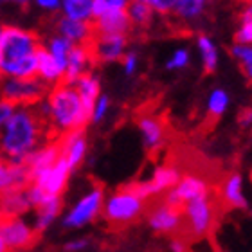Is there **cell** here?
Segmentation results:
<instances>
[{
    "mask_svg": "<svg viewBox=\"0 0 252 252\" xmlns=\"http://www.w3.org/2000/svg\"><path fill=\"white\" fill-rule=\"evenodd\" d=\"M126 13H128L131 27H137V29H144V27L150 26L153 22V15H155L152 7L141 2V0H130Z\"/></svg>",
    "mask_w": 252,
    "mask_h": 252,
    "instance_id": "cb8c5ba5",
    "label": "cell"
},
{
    "mask_svg": "<svg viewBox=\"0 0 252 252\" xmlns=\"http://www.w3.org/2000/svg\"><path fill=\"white\" fill-rule=\"evenodd\" d=\"M232 58L236 60L240 68L243 70L247 81L252 85V45H245V43H234L231 47Z\"/></svg>",
    "mask_w": 252,
    "mask_h": 252,
    "instance_id": "f1b7e54d",
    "label": "cell"
},
{
    "mask_svg": "<svg viewBox=\"0 0 252 252\" xmlns=\"http://www.w3.org/2000/svg\"><path fill=\"white\" fill-rule=\"evenodd\" d=\"M47 94V83L40 78H11L2 85L0 99L13 106H34Z\"/></svg>",
    "mask_w": 252,
    "mask_h": 252,
    "instance_id": "52a82bcc",
    "label": "cell"
},
{
    "mask_svg": "<svg viewBox=\"0 0 252 252\" xmlns=\"http://www.w3.org/2000/svg\"><path fill=\"white\" fill-rule=\"evenodd\" d=\"M62 9L68 18L92 22V0H62Z\"/></svg>",
    "mask_w": 252,
    "mask_h": 252,
    "instance_id": "4316f807",
    "label": "cell"
},
{
    "mask_svg": "<svg viewBox=\"0 0 252 252\" xmlns=\"http://www.w3.org/2000/svg\"><path fill=\"white\" fill-rule=\"evenodd\" d=\"M182 213H184V236L188 240L207 238L215 229L218 209L213 194L186 202Z\"/></svg>",
    "mask_w": 252,
    "mask_h": 252,
    "instance_id": "5b68a950",
    "label": "cell"
},
{
    "mask_svg": "<svg viewBox=\"0 0 252 252\" xmlns=\"http://www.w3.org/2000/svg\"><path fill=\"white\" fill-rule=\"evenodd\" d=\"M108 108H110V99L106 95H99L94 103V108H92V116H90V121L92 123H99L105 119V116L108 114Z\"/></svg>",
    "mask_w": 252,
    "mask_h": 252,
    "instance_id": "836d02e7",
    "label": "cell"
},
{
    "mask_svg": "<svg viewBox=\"0 0 252 252\" xmlns=\"http://www.w3.org/2000/svg\"><path fill=\"white\" fill-rule=\"evenodd\" d=\"M87 247H89V240H76V242L67 243V245H65V251L67 252H79Z\"/></svg>",
    "mask_w": 252,
    "mask_h": 252,
    "instance_id": "f35d334b",
    "label": "cell"
},
{
    "mask_svg": "<svg viewBox=\"0 0 252 252\" xmlns=\"http://www.w3.org/2000/svg\"><path fill=\"white\" fill-rule=\"evenodd\" d=\"M70 171H72V169H70V166H68L67 158L62 155L51 168L38 175L32 184L38 186L45 194H51V196H62L65 188H67Z\"/></svg>",
    "mask_w": 252,
    "mask_h": 252,
    "instance_id": "7c38bea8",
    "label": "cell"
},
{
    "mask_svg": "<svg viewBox=\"0 0 252 252\" xmlns=\"http://www.w3.org/2000/svg\"><path fill=\"white\" fill-rule=\"evenodd\" d=\"M144 4H148L153 9V13L158 15H173L175 5L179 0H141Z\"/></svg>",
    "mask_w": 252,
    "mask_h": 252,
    "instance_id": "d6a6232c",
    "label": "cell"
},
{
    "mask_svg": "<svg viewBox=\"0 0 252 252\" xmlns=\"http://www.w3.org/2000/svg\"><path fill=\"white\" fill-rule=\"evenodd\" d=\"M29 209L31 202L27 198V189H11L0 193V221L18 218Z\"/></svg>",
    "mask_w": 252,
    "mask_h": 252,
    "instance_id": "ac0fdd59",
    "label": "cell"
},
{
    "mask_svg": "<svg viewBox=\"0 0 252 252\" xmlns=\"http://www.w3.org/2000/svg\"><path fill=\"white\" fill-rule=\"evenodd\" d=\"M220 202L229 209H247V198L243 194V180L240 173L227 175L220 189H218Z\"/></svg>",
    "mask_w": 252,
    "mask_h": 252,
    "instance_id": "e0dca14e",
    "label": "cell"
},
{
    "mask_svg": "<svg viewBox=\"0 0 252 252\" xmlns=\"http://www.w3.org/2000/svg\"><path fill=\"white\" fill-rule=\"evenodd\" d=\"M209 5V0H179L175 5L173 15L182 22L198 20Z\"/></svg>",
    "mask_w": 252,
    "mask_h": 252,
    "instance_id": "603a6c76",
    "label": "cell"
},
{
    "mask_svg": "<svg viewBox=\"0 0 252 252\" xmlns=\"http://www.w3.org/2000/svg\"><path fill=\"white\" fill-rule=\"evenodd\" d=\"M0 160H2V158H0Z\"/></svg>",
    "mask_w": 252,
    "mask_h": 252,
    "instance_id": "7dc6e473",
    "label": "cell"
},
{
    "mask_svg": "<svg viewBox=\"0 0 252 252\" xmlns=\"http://www.w3.org/2000/svg\"><path fill=\"white\" fill-rule=\"evenodd\" d=\"M0 236L9 245L13 251L22 252L29 251L40 242L42 232L36 229H31L18 218H9V220L0 221Z\"/></svg>",
    "mask_w": 252,
    "mask_h": 252,
    "instance_id": "30bf717a",
    "label": "cell"
},
{
    "mask_svg": "<svg viewBox=\"0 0 252 252\" xmlns=\"http://www.w3.org/2000/svg\"><path fill=\"white\" fill-rule=\"evenodd\" d=\"M234 2H240V4H249V2H252V0H234Z\"/></svg>",
    "mask_w": 252,
    "mask_h": 252,
    "instance_id": "ee69618b",
    "label": "cell"
},
{
    "mask_svg": "<svg viewBox=\"0 0 252 252\" xmlns=\"http://www.w3.org/2000/svg\"><path fill=\"white\" fill-rule=\"evenodd\" d=\"M74 87L78 90L79 97L83 101L85 108L90 112V116H92V108H94V103L95 99L101 95V83L97 76H94L92 72H85L81 74L76 81H74Z\"/></svg>",
    "mask_w": 252,
    "mask_h": 252,
    "instance_id": "44dd1931",
    "label": "cell"
},
{
    "mask_svg": "<svg viewBox=\"0 0 252 252\" xmlns=\"http://www.w3.org/2000/svg\"><path fill=\"white\" fill-rule=\"evenodd\" d=\"M238 123H240V126H243V128L252 126V108H243V110L240 112V116H238Z\"/></svg>",
    "mask_w": 252,
    "mask_h": 252,
    "instance_id": "74e56055",
    "label": "cell"
},
{
    "mask_svg": "<svg viewBox=\"0 0 252 252\" xmlns=\"http://www.w3.org/2000/svg\"><path fill=\"white\" fill-rule=\"evenodd\" d=\"M74 43L68 42L67 38L63 36H53L49 40V45H47V51L53 54V58L56 60L60 67H62L63 74H65V68H67V60H68V53H70V49H72Z\"/></svg>",
    "mask_w": 252,
    "mask_h": 252,
    "instance_id": "83f0119b",
    "label": "cell"
},
{
    "mask_svg": "<svg viewBox=\"0 0 252 252\" xmlns=\"http://www.w3.org/2000/svg\"><path fill=\"white\" fill-rule=\"evenodd\" d=\"M92 26H94L95 34H126L131 29L126 9L112 11V13L95 16L92 20Z\"/></svg>",
    "mask_w": 252,
    "mask_h": 252,
    "instance_id": "d6986e66",
    "label": "cell"
},
{
    "mask_svg": "<svg viewBox=\"0 0 252 252\" xmlns=\"http://www.w3.org/2000/svg\"><path fill=\"white\" fill-rule=\"evenodd\" d=\"M146 220L153 232L162 236H184V213L180 207L166 204L160 196L148 200ZM186 238V236H184Z\"/></svg>",
    "mask_w": 252,
    "mask_h": 252,
    "instance_id": "8992f818",
    "label": "cell"
},
{
    "mask_svg": "<svg viewBox=\"0 0 252 252\" xmlns=\"http://www.w3.org/2000/svg\"><path fill=\"white\" fill-rule=\"evenodd\" d=\"M251 180H252V173H251Z\"/></svg>",
    "mask_w": 252,
    "mask_h": 252,
    "instance_id": "bcb514c9",
    "label": "cell"
},
{
    "mask_svg": "<svg viewBox=\"0 0 252 252\" xmlns=\"http://www.w3.org/2000/svg\"><path fill=\"white\" fill-rule=\"evenodd\" d=\"M36 4L43 9L56 11L58 7H62V0H36Z\"/></svg>",
    "mask_w": 252,
    "mask_h": 252,
    "instance_id": "ab89813d",
    "label": "cell"
},
{
    "mask_svg": "<svg viewBox=\"0 0 252 252\" xmlns=\"http://www.w3.org/2000/svg\"><path fill=\"white\" fill-rule=\"evenodd\" d=\"M213 194V184L205 179L204 175L198 173H186L180 177V180L168 189L164 194H160V198L169 205L175 207H184L186 202L193 198H202V196H211Z\"/></svg>",
    "mask_w": 252,
    "mask_h": 252,
    "instance_id": "ba28073f",
    "label": "cell"
},
{
    "mask_svg": "<svg viewBox=\"0 0 252 252\" xmlns=\"http://www.w3.org/2000/svg\"><path fill=\"white\" fill-rule=\"evenodd\" d=\"M146 200L131 189L130 184H125L105 198L101 216L112 227H126L135 223L146 213Z\"/></svg>",
    "mask_w": 252,
    "mask_h": 252,
    "instance_id": "3957f363",
    "label": "cell"
},
{
    "mask_svg": "<svg viewBox=\"0 0 252 252\" xmlns=\"http://www.w3.org/2000/svg\"><path fill=\"white\" fill-rule=\"evenodd\" d=\"M13 2H16V4H20V5H27L29 0H13Z\"/></svg>",
    "mask_w": 252,
    "mask_h": 252,
    "instance_id": "7bdbcfd3",
    "label": "cell"
},
{
    "mask_svg": "<svg viewBox=\"0 0 252 252\" xmlns=\"http://www.w3.org/2000/svg\"><path fill=\"white\" fill-rule=\"evenodd\" d=\"M0 79H2V72H0Z\"/></svg>",
    "mask_w": 252,
    "mask_h": 252,
    "instance_id": "f6af8a7d",
    "label": "cell"
},
{
    "mask_svg": "<svg viewBox=\"0 0 252 252\" xmlns=\"http://www.w3.org/2000/svg\"><path fill=\"white\" fill-rule=\"evenodd\" d=\"M240 18H252V2L243 5L242 13H240Z\"/></svg>",
    "mask_w": 252,
    "mask_h": 252,
    "instance_id": "60d3db41",
    "label": "cell"
},
{
    "mask_svg": "<svg viewBox=\"0 0 252 252\" xmlns=\"http://www.w3.org/2000/svg\"><path fill=\"white\" fill-rule=\"evenodd\" d=\"M137 126L142 133V142L150 153H158L166 144L168 133H166V125L155 114H141L137 119Z\"/></svg>",
    "mask_w": 252,
    "mask_h": 252,
    "instance_id": "4fadbf2b",
    "label": "cell"
},
{
    "mask_svg": "<svg viewBox=\"0 0 252 252\" xmlns=\"http://www.w3.org/2000/svg\"><path fill=\"white\" fill-rule=\"evenodd\" d=\"M191 62V54H189L188 49H177L171 56H169L168 63H166V68L168 70H182L186 68Z\"/></svg>",
    "mask_w": 252,
    "mask_h": 252,
    "instance_id": "4dcf8cb0",
    "label": "cell"
},
{
    "mask_svg": "<svg viewBox=\"0 0 252 252\" xmlns=\"http://www.w3.org/2000/svg\"><path fill=\"white\" fill-rule=\"evenodd\" d=\"M40 36L34 31L5 26L0 31V72L7 76L9 70L24 58L36 53L40 47Z\"/></svg>",
    "mask_w": 252,
    "mask_h": 252,
    "instance_id": "277c9868",
    "label": "cell"
},
{
    "mask_svg": "<svg viewBox=\"0 0 252 252\" xmlns=\"http://www.w3.org/2000/svg\"><path fill=\"white\" fill-rule=\"evenodd\" d=\"M56 31L60 36L67 38L74 45L76 43H89L95 34L92 22L76 20V18H68L65 15L56 20Z\"/></svg>",
    "mask_w": 252,
    "mask_h": 252,
    "instance_id": "2e32d148",
    "label": "cell"
},
{
    "mask_svg": "<svg viewBox=\"0 0 252 252\" xmlns=\"http://www.w3.org/2000/svg\"><path fill=\"white\" fill-rule=\"evenodd\" d=\"M103 202H105V191L101 186H95L92 191L85 194L78 204L74 205L72 211L67 215L63 225L65 227H83L90 221H94L101 215L103 209Z\"/></svg>",
    "mask_w": 252,
    "mask_h": 252,
    "instance_id": "9c48e42d",
    "label": "cell"
},
{
    "mask_svg": "<svg viewBox=\"0 0 252 252\" xmlns=\"http://www.w3.org/2000/svg\"><path fill=\"white\" fill-rule=\"evenodd\" d=\"M234 43L252 45V18H240V26L234 34Z\"/></svg>",
    "mask_w": 252,
    "mask_h": 252,
    "instance_id": "1f68e13d",
    "label": "cell"
},
{
    "mask_svg": "<svg viewBox=\"0 0 252 252\" xmlns=\"http://www.w3.org/2000/svg\"><path fill=\"white\" fill-rule=\"evenodd\" d=\"M92 63H94V60H92V54H90L89 43H76V45H72L70 53H68L67 68H65L62 81L74 85V81L81 74L89 72V67Z\"/></svg>",
    "mask_w": 252,
    "mask_h": 252,
    "instance_id": "9a60e30c",
    "label": "cell"
},
{
    "mask_svg": "<svg viewBox=\"0 0 252 252\" xmlns=\"http://www.w3.org/2000/svg\"><path fill=\"white\" fill-rule=\"evenodd\" d=\"M60 142H62V155L67 158L70 169H76L79 164L83 162L85 155H87L85 128L65 131V133L60 135Z\"/></svg>",
    "mask_w": 252,
    "mask_h": 252,
    "instance_id": "5bb4252c",
    "label": "cell"
},
{
    "mask_svg": "<svg viewBox=\"0 0 252 252\" xmlns=\"http://www.w3.org/2000/svg\"><path fill=\"white\" fill-rule=\"evenodd\" d=\"M196 45L200 49V56H202V65L207 74L215 72L218 67V49H216L215 42L205 34H200L196 38Z\"/></svg>",
    "mask_w": 252,
    "mask_h": 252,
    "instance_id": "d4e9b609",
    "label": "cell"
},
{
    "mask_svg": "<svg viewBox=\"0 0 252 252\" xmlns=\"http://www.w3.org/2000/svg\"><path fill=\"white\" fill-rule=\"evenodd\" d=\"M171 252H188V238L184 236L171 238Z\"/></svg>",
    "mask_w": 252,
    "mask_h": 252,
    "instance_id": "8d00e7d4",
    "label": "cell"
},
{
    "mask_svg": "<svg viewBox=\"0 0 252 252\" xmlns=\"http://www.w3.org/2000/svg\"><path fill=\"white\" fill-rule=\"evenodd\" d=\"M49 125L56 135L85 128L90 123V112L85 108L76 87L70 83H56L47 94V103L42 106Z\"/></svg>",
    "mask_w": 252,
    "mask_h": 252,
    "instance_id": "7a4b0ae2",
    "label": "cell"
},
{
    "mask_svg": "<svg viewBox=\"0 0 252 252\" xmlns=\"http://www.w3.org/2000/svg\"><path fill=\"white\" fill-rule=\"evenodd\" d=\"M0 252H16V251H13V249L4 242V238L0 236Z\"/></svg>",
    "mask_w": 252,
    "mask_h": 252,
    "instance_id": "b9f144b4",
    "label": "cell"
},
{
    "mask_svg": "<svg viewBox=\"0 0 252 252\" xmlns=\"http://www.w3.org/2000/svg\"><path fill=\"white\" fill-rule=\"evenodd\" d=\"M56 135L49 125L43 108L22 106L18 112L4 123V131L0 135V150L9 160L20 162L40 148L43 141L56 139Z\"/></svg>",
    "mask_w": 252,
    "mask_h": 252,
    "instance_id": "6da1fadb",
    "label": "cell"
},
{
    "mask_svg": "<svg viewBox=\"0 0 252 252\" xmlns=\"http://www.w3.org/2000/svg\"><path fill=\"white\" fill-rule=\"evenodd\" d=\"M227 106H229V94L223 89H215L207 97V105H205V112H207V119L209 121H216L225 114Z\"/></svg>",
    "mask_w": 252,
    "mask_h": 252,
    "instance_id": "484cf974",
    "label": "cell"
},
{
    "mask_svg": "<svg viewBox=\"0 0 252 252\" xmlns=\"http://www.w3.org/2000/svg\"><path fill=\"white\" fill-rule=\"evenodd\" d=\"M16 106H13L11 103H7V101L0 99V126L4 125L7 119H9L11 116H13V112H15Z\"/></svg>",
    "mask_w": 252,
    "mask_h": 252,
    "instance_id": "d590c367",
    "label": "cell"
},
{
    "mask_svg": "<svg viewBox=\"0 0 252 252\" xmlns=\"http://www.w3.org/2000/svg\"><path fill=\"white\" fill-rule=\"evenodd\" d=\"M121 62H123V68H125V72L128 74V76L135 74L137 67H139V58H137L135 53H125Z\"/></svg>",
    "mask_w": 252,
    "mask_h": 252,
    "instance_id": "e575fe53",
    "label": "cell"
},
{
    "mask_svg": "<svg viewBox=\"0 0 252 252\" xmlns=\"http://www.w3.org/2000/svg\"><path fill=\"white\" fill-rule=\"evenodd\" d=\"M126 34H94L89 42L94 63L119 62L126 53Z\"/></svg>",
    "mask_w": 252,
    "mask_h": 252,
    "instance_id": "8fae6325",
    "label": "cell"
},
{
    "mask_svg": "<svg viewBox=\"0 0 252 252\" xmlns=\"http://www.w3.org/2000/svg\"><path fill=\"white\" fill-rule=\"evenodd\" d=\"M63 209V200L62 196H47V198L43 200L42 204L38 205L36 211H38V221H36V231L43 232L47 229L51 223L54 221V218L62 213Z\"/></svg>",
    "mask_w": 252,
    "mask_h": 252,
    "instance_id": "7402d4cb",
    "label": "cell"
},
{
    "mask_svg": "<svg viewBox=\"0 0 252 252\" xmlns=\"http://www.w3.org/2000/svg\"><path fill=\"white\" fill-rule=\"evenodd\" d=\"M128 4H130V0H92V20L105 13L126 9Z\"/></svg>",
    "mask_w": 252,
    "mask_h": 252,
    "instance_id": "f546056e",
    "label": "cell"
},
{
    "mask_svg": "<svg viewBox=\"0 0 252 252\" xmlns=\"http://www.w3.org/2000/svg\"><path fill=\"white\" fill-rule=\"evenodd\" d=\"M36 63H38V78L45 81V83H60L63 78V70L60 67L56 60L53 58V54L49 53L47 47H40L36 49Z\"/></svg>",
    "mask_w": 252,
    "mask_h": 252,
    "instance_id": "ffe728a7",
    "label": "cell"
}]
</instances>
